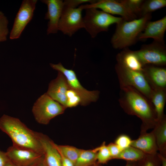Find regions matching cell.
<instances>
[{
    "mask_svg": "<svg viewBox=\"0 0 166 166\" xmlns=\"http://www.w3.org/2000/svg\"><path fill=\"white\" fill-rule=\"evenodd\" d=\"M144 0H121L129 11L137 18H140V10Z\"/></svg>",
    "mask_w": 166,
    "mask_h": 166,
    "instance_id": "cell-27",
    "label": "cell"
},
{
    "mask_svg": "<svg viewBox=\"0 0 166 166\" xmlns=\"http://www.w3.org/2000/svg\"><path fill=\"white\" fill-rule=\"evenodd\" d=\"M90 103L82 94L69 86L66 93V108H72L79 105L85 106Z\"/></svg>",
    "mask_w": 166,
    "mask_h": 166,
    "instance_id": "cell-22",
    "label": "cell"
},
{
    "mask_svg": "<svg viewBox=\"0 0 166 166\" xmlns=\"http://www.w3.org/2000/svg\"><path fill=\"white\" fill-rule=\"evenodd\" d=\"M143 72L153 89H166V68L165 66L145 65Z\"/></svg>",
    "mask_w": 166,
    "mask_h": 166,
    "instance_id": "cell-17",
    "label": "cell"
},
{
    "mask_svg": "<svg viewBox=\"0 0 166 166\" xmlns=\"http://www.w3.org/2000/svg\"><path fill=\"white\" fill-rule=\"evenodd\" d=\"M132 140L128 135L122 134L116 138L114 143L121 150L131 146Z\"/></svg>",
    "mask_w": 166,
    "mask_h": 166,
    "instance_id": "cell-31",
    "label": "cell"
},
{
    "mask_svg": "<svg viewBox=\"0 0 166 166\" xmlns=\"http://www.w3.org/2000/svg\"><path fill=\"white\" fill-rule=\"evenodd\" d=\"M166 6V0H144L141 6L140 17Z\"/></svg>",
    "mask_w": 166,
    "mask_h": 166,
    "instance_id": "cell-25",
    "label": "cell"
},
{
    "mask_svg": "<svg viewBox=\"0 0 166 166\" xmlns=\"http://www.w3.org/2000/svg\"><path fill=\"white\" fill-rule=\"evenodd\" d=\"M152 17L151 14H150L130 21L123 19L117 24L115 31L111 40L113 48L123 49L135 44L138 41L139 35Z\"/></svg>",
    "mask_w": 166,
    "mask_h": 166,
    "instance_id": "cell-3",
    "label": "cell"
},
{
    "mask_svg": "<svg viewBox=\"0 0 166 166\" xmlns=\"http://www.w3.org/2000/svg\"><path fill=\"white\" fill-rule=\"evenodd\" d=\"M44 151V160L47 166H62L61 157L55 143L47 136L37 132Z\"/></svg>",
    "mask_w": 166,
    "mask_h": 166,
    "instance_id": "cell-15",
    "label": "cell"
},
{
    "mask_svg": "<svg viewBox=\"0 0 166 166\" xmlns=\"http://www.w3.org/2000/svg\"><path fill=\"white\" fill-rule=\"evenodd\" d=\"M107 146L112 159H115L122 151L114 143H110Z\"/></svg>",
    "mask_w": 166,
    "mask_h": 166,
    "instance_id": "cell-32",
    "label": "cell"
},
{
    "mask_svg": "<svg viewBox=\"0 0 166 166\" xmlns=\"http://www.w3.org/2000/svg\"><path fill=\"white\" fill-rule=\"evenodd\" d=\"M125 166H136V162L127 161Z\"/></svg>",
    "mask_w": 166,
    "mask_h": 166,
    "instance_id": "cell-38",
    "label": "cell"
},
{
    "mask_svg": "<svg viewBox=\"0 0 166 166\" xmlns=\"http://www.w3.org/2000/svg\"><path fill=\"white\" fill-rule=\"evenodd\" d=\"M37 0H24L22 1L15 18L10 34V38L18 39L27 25L32 19Z\"/></svg>",
    "mask_w": 166,
    "mask_h": 166,
    "instance_id": "cell-9",
    "label": "cell"
},
{
    "mask_svg": "<svg viewBox=\"0 0 166 166\" xmlns=\"http://www.w3.org/2000/svg\"><path fill=\"white\" fill-rule=\"evenodd\" d=\"M98 147L92 149H81L75 166H91L97 161Z\"/></svg>",
    "mask_w": 166,
    "mask_h": 166,
    "instance_id": "cell-23",
    "label": "cell"
},
{
    "mask_svg": "<svg viewBox=\"0 0 166 166\" xmlns=\"http://www.w3.org/2000/svg\"><path fill=\"white\" fill-rule=\"evenodd\" d=\"M115 69L120 86L132 87L150 100L153 89L143 72L132 70L117 63Z\"/></svg>",
    "mask_w": 166,
    "mask_h": 166,
    "instance_id": "cell-5",
    "label": "cell"
},
{
    "mask_svg": "<svg viewBox=\"0 0 166 166\" xmlns=\"http://www.w3.org/2000/svg\"><path fill=\"white\" fill-rule=\"evenodd\" d=\"M166 90L153 89L150 98V101L154 107L157 121H161L166 117L164 112L166 101Z\"/></svg>",
    "mask_w": 166,
    "mask_h": 166,
    "instance_id": "cell-20",
    "label": "cell"
},
{
    "mask_svg": "<svg viewBox=\"0 0 166 166\" xmlns=\"http://www.w3.org/2000/svg\"><path fill=\"white\" fill-rule=\"evenodd\" d=\"M146 155L140 150L131 146L122 150L115 159L137 162L144 157Z\"/></svg>",
    "mask_w": 166,
    "mask_h": 166,
    "instance_id": "cell-24",
    "label": "cell"
},
{
    "mask_svg": "<svg viewBox=\"0 0 166 166\" xmlns=\"http://www.w3.org/2000/svg\"><path fill=\"white\" fill-rule=\"evenodd\" d=\"M122 49L116 56L117 63L132 70L143 72L144 66L140 61L135 51L128 48Z\"/></svg>",
    "mask_w": 166,
    "mask_h": 166,
    "instance_id": "cell-18",
    "label": "cell"
},
{
    "mask_svg": "<svg viewBox=\"0 0 166 166\" xmlns=\"http://www.w3.org/2000/svg\"><path fill=\"white\" fill-rule=\"evenodd\" d=\"M91 166H102L101 164H99L97 162L93 165Z\"/></svg>",
    "mask_w": 166,
    "mask_h": 166,
    "instance_id": "cell-39",
    "label": "cell"
},
{
    "mask_svg": "<svg viewBox=\"0 0 166 166\" xmlns=\"http://www.w3.org/2000/svg\"><path fill=\"white\" fill-rule=\"evenodd\" d=\"M159 155L161 160V166H166V157L162 156L160 154Z\"/></svg>",
    "mask_w": 166,
    "mask_h": 166,
    "instance_id": "cell-35",
    "label": "cell"
},
{
    "mask_svg": "<svg viewBox=\"0 0 166 166\" xmlns=\"http://www.w3.org/2000/svg\"><path fill=\"white\" fill-rule=\"evenodd\" d=\"M9 160L6 152H3L0 150V166H4Z\"/></svg>",
    "mask_w": 166,
    "mask_h": 166,
    "instance_id": "cell-34",
    "label": "cell"
},
{
    "mask_svg": "<svg viewBox=\"0 0 166 166\" xmlns=\"http://www.w3.org/2000/svg\"><path fill=\"white\" fill-rule=\"evenodd\" d=\"M119 103L127 114L136 116L142 121L140 132L153 128L157 121L154 107L150 101L130 86H120Z\"/></svg>",
    "mask_w": 166,
    "mask_h": 166,
    "instance_id": "cell-1",
    "label": "cell"
},
{
    "mask_svg": "<svg viewBox=\"0 0 166 166\" xmlns=\"http://www.w3.org/2000/svg\"><path fill=\"white\" fill-rule=\"evenodd\" d=\"M66 108L45 93L34 103L32 111L36 121L38 123L47 124L52 119L63 113Z\"/></svg>",
    "mask_w": 166,
    "mask_h": 166,
    "instance_id": "cell-6",
    "label": "cell"
},
{
    "mask_svg": "<svg viewBox=\"0 0 166 166\" xmlns=\"http://www.w3.org/2000/svg\"><path fill=\"white\" fill-rule=\"evenodd\" d=\"M3 13L0 10V14H3Z\"/></svg>",
    "mask_w": 166,
    "mask_h": 166,
    "instance_id": "cell-40",
    "label": "cell"
},
{
    "mask_svg": "<svg viewBox=\"0 0 166 166\" xmlns=\"http://www.w3.org/2000/svg\"><path fill=\"white\" fill-rule=\"evenodd\" d=\"M166 30V16L156 21H148L143 31L139 35L138 40L143 41L151 38L154 41L165 44L164 38Z\"/></svg>",
    "mask_w": 166,
    "mask_h": 166,
    "instance_id": "cell-14",
    "label": "cell"
},
{
    "mask_svg": "<svg viewBox=\"0 0 166 166\" xmlns=\"http://www.w3.org/2000/svg\"><path fill=\"white\" fill-rule=\"evenodd\" d=\"M4 166H17L9 160L6 162Z\"/></svg>",
    "mask_w": 166,
    "mask_h": 166,
    "instance_id": "cell-37",
    "label": "cell"
},
{
    "mask_svg": "<svg viewBox=\"0 0 166 166\" xmlns=\"http://www.w3.org/2000/svg\"><path fill=\"white\" fill-rule=\"evenodd\" d=\"M155 136L159 154L166 157V117L157 121L152 131Z\"/></svg>",
    "mask_w": 166,
    "mask_h": 166,
    "instance_id": "cell-21",
    "label": "cell"
},
{
    "mask_svg": "<svg viewBox=\"0 0 166 166\" xmlns=\"http://www.w3.org/2000/svg\"><path fill=\"white\" fill-rule=\"evenodd\" d=\"M58 152L61 157V160L62 166H75L74 164L71 160L65 156L60 152L59 151Z\"/></svg>",
    "mask_w": 166,
    "mask_h": 166,
    "instance_id": "cell-33",
    "label": "cell"
},
{
    "mask_svg": "<svg viewBox=\"0 0 166 166\" xmlns=\"http://www.w3.org/2000/svg\"><path fill=\"white\" fill-rule=\"evenodd\" d=\"M57 150L74 164L78 157L81 149L69 145H58L55 144Z\"/></svg>",
    "mask_w": 166,
    "mask_h": 166,
    "instance_id": "cell-26",
    "label": "cell"
},
{
    "mask_svg": "<svg viewBox=\"0 0 166 166\" xmlns=\"http://www.w3.org/2000/svg\"><path fill=\"white\" fill-rule=\"evenodd\" d=\"M32 166H47V165L44 161L43 158V159L41 160L36 163Z\"/></svg>",
    "mask_w": 166,
    "mask_h": 166,
    "instance_id": "cell-36",
    "label": "cell"
},
{
    "mask_svg": "<svg viewBox=\"0 0 166 166\" xmlns=\"http://www.w3.org/2000/svg\"><path fill=\"white\" fill-rule=\"evenodd\" d=\"M9 21L4 14H0V43L6 41L9 34Z\"/></svg>",
    "mask_w": 166,
    "mask_h": 166,
    "instance_id": "cell-30",
    "label": "cell"
},
{
    "mask_svg": "<svg viewBox=\"0 0 166 166\" xmlns=\"http://www.w3.org/2000/svg\"><path fill=\"white\" fill-rule=\"evenodd\" d=\"M0 129L10 137L13 145L29 148L44 155L37 132L29 129L19 119L3 115L0 118Z\"/></svg>",
    "mask_w": 166,
    "mask_h": 166,
    "instance_id": "cell-2",
    "label": "cell"
},
{
    "mask_svg": "<svg viewBox=\"0 0 166 166\" xmlns=\"http://www.w3.org/2000/svg\"><path fill=\"white\" fill-rule=\"evenodd\" d=\"M6 153L9 159L17 166H32L44 157L32 149L14 145L8 148Z\"/></svg>",
    "mask_w": 166,
    "mask_h": 166,
    "instance_id": "cell-10",
    "label": "cell"
},
{
    "mask_svg": "<svg viewBox=\"0 0 166 166\" xmlns=\"http://www.w3.org/2000/svg\"><path fill=\"white\" fill-rule=\"evenodd\" d=\"M85 10V15L83 18L84 28L93 38L101 32L108 31L110 26L118 23L123 19L94 8Z\"/></svg>",
    "mask_w": 166,
    "mask_h": 166,
    "instance_id": "cell-4",
    "label": "cell"
},
{
    "mask_svg": "<svg viewBox=\"0 0 166 166\" xmlns=\"http://www.w3.org/2000/svg\"><path fill=\"white\" fill-rule=\"evenodd\" d=\"M41 1L47 6V11L45 18L49 20L47 34L49 35L57 33L58 24L61 17L64 6L62 0H42Z\"/></svg>",
    "mask_w": 166,
    "mask_h": 166,
    "instance_id": "cell-13",
    "label": "cell"
},
{
    "mask_svg": "<svg viewBox=\"0 0 166 166\" xmlns=\"http://www.w3.org/2000/svg\"><path fill=\"white\" fill-rule=\"evenodd\" d=\"M83 10L88 8L99 9L110 14L120 15L124 20L130 21L137 18L125 7L120 0H99L93 2L81 5Z\"/></svg>",
    "mask_w": 166,
    "mask_h": 166,
    "instance_id": "cell-11",
    "label": "cell"
},
{
    "mask_svg": "<svg viewBox=\"0 0 166 166\" xmlns=\"http://www.w3.org/2000/svg\"><path fill=\"white\" fill-rule=\"evenodd\" d=\"M140 61L144 65H152L165 66L166 65V48L165 44L153 41L143 45L135 51Z\"/></svg>",
    "mask_w": 166,
    "mask_h": 166,
    "instance_id": "cell-8",
    "label": "cell"
},
{
    "mask_svg": "<svg viewBox=\"0 0 166 166\" xmlns=\"http://www.w3.org/2000/svg\"><path fill=\"white\" fill-rule=\"evenodd\" d=\"M161 160L159 153L146 154L140 160L136 162V166H161Z\"/></svg>",
    "mask_w": 166,
    "mask_h": 166,
    "instance_id": "cell-28",
    "label": "cell"
},
{
    "mask_svg": "<svg viewBox=\"0 0 166 166\" xmlns=\"http://www.w3.org/2000/svg\"><path fill=\"white\" fill-rule=\"evenodd\" d=\"M97 158V162L101 164H106L112 159L105 142L98 147Z\"/></svg>",
    "mask_w": 166,
    "mask_h": 166,
    "instance_id": "cell-29",
    "label": "cell"
},
{
    "mask_svg": "<svg viewBox=\"0 0 166 166\" xmlns=\"http://www.w3.org/2000/svg\"><path fill=\"white\" fill-rule=\"evenodd\" d=\"M69 87L65 77L58 71L57 78L49 83L46 93L53 100L66 107V93Z\"/></svg>",
    "mask_w": 166,
    "mask_h": 166,
    "instance_id": "cell-16",
    "label": "cell"
},
{
    "mask_svg": "<svg viewBox=\"0 0 166 166\" xmlns=\"http://www.w3.org/2000/svg\"><path fill=\"white\" fill-rule=\"evenodd\" d=\"M131 146L136 148L146 154H154L158 151L156 139L152 131L140 132L138 138L132 140Z\"/></svg>",
    "mask_w": 166,
    "mask_h": 166,
    "instance_id": "cell-19",
    "label": "cell"
},
{
    "mask_svg": "<svg viewBox=\"0 0 166 166\" xmlns=\"http://www.w3.org/2000/svg\"><path fill=\"white\" fill-rule=\"evenodd\" d=\"M50 65L53 69L62 73L70 87L93 101H95L98 98L99 95V91L97 90L89 91L83 87L81 85L75 73L73 70L66 69L60 62L57 64L51 63Z\"/></svg>",
    "mask_w": 166,
    "mask_h": 166,
    "instance_id": "cell-12",
    "label": "cell"
},
{
    "mask_svg": "<svg viewBox=\"0 0 166 166\" xmlns=\"http://www.w3.org/2000/svg\"><path fill=\"white\" fill-rule=\"evenodd\" d=\"M62 14L58 24V30L64 34L71 37L79 29L84 28V24L81 5L75 7L65 0Z\"/></svg>",
    "mask_w": 166,
    "mask_h": 166,
    "instance_id": "cell-7",
    "label": "cell"
}]
</instances>
